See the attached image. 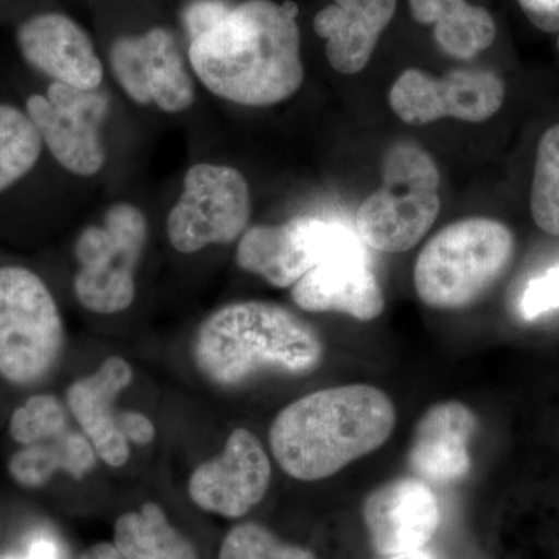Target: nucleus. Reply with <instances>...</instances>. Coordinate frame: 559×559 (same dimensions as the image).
<instances>
[{"label": "nucleus", "instance_id": "obj_5", "mask_svg": "<svg viewBox=\"0 0 559 559\" xmlns=\"http://www.w3.org/2000/svg\"><path fill=\"white\" fill-rule=\"evenodd\" d=\"M439 168L428 151L395 143L382 162L380 189L356 213V234L367 248L380 252L415 248L439 216Z\"/></svg>", "mask_w": 559, "mask_h": 559}, {"label": "nucleus", "instance_id": "obj_35", "mask_svg": "<svg viewBox=\"0 0 559 559\" xmlns=\"http://www.w3.org/2000/svg\"><path fill=\"white\" fill-rule=\"evenodd\" d=\"M558 50H559V36H558Z\"/></svg>", "mask_w": 559, "mask_h": 559}, {"label": "nucleus", "instance_id": "obj_18", "mask_svg": "<svg viewBox=\"0 0 559 559\" xmlns=\"http://www.w3.org/2000/svg\"><path fill=\"white\" fill-rule=\"evenodd\" d=\"M132 381V369L127 360L106 359L91 377L73 382L68 390L69 409L80 423L98 457L120 468L130 459V441L121 432L119 414H116L117 396Z\"/></svg>", "mask_w": 559, "mask_h": 559}, {"label": "nucleus", "instance_id": "obj_19", "mask_svg": "<svg viewBox=\"0 0 559 559\" xmlns=\"http://www.w3.org/2000/svg\"><path fill=\"white\" fill-rule=\"evenodd\" d=\"M396 0H334L314 17V31L326 39L331 68L355 75L369 64L381 33L395 16Z\"/></svg>", "mask_w": 559, "mask_h": 559}, {"label": "nucleus", "instance_id": "obj_32", "mask_svg": "<svg viewBox=\"0 0 559 559\" xmlns=\"http://www.w3.org/2000/svg\"><path fill=\"white\" fill-rule=\"evenodd\" d=\"M79 559H123V557L116 546L103 543L84 551Z\"/></svg>", "mask_w": 559, "mask_h": 559}, {"label": "nucleus", "instance_id": "obj_31", "mask_svg": "<svg viewBox=\"0 0 559 559\" xmlns=\"http://www.w3.org/2000/svg\"><path fill=\"white\" fill-rule=\"evenodd\" d=\"M24 559H62L60 544L47 533H36L28 540Z\"/></svg>", "mask_w": 559, "mask_h": 559}, {"label": "nucleus", "instance_id": "obj_30", "mask_svg": "<svg viewBox=\"0 0 559 559\" xmlns=\"http://www.w3.org/2000/svg\"><path fill=\"white\" fill-rule=\"evenodd\" d=\"M119 425L128 441H134L138 444H148L156 437L153 421L140 412H120Z\"/></svg>", "mask_w": 559, "mask_h": 559}, {"label": "nucleus", "instance_id": "obj_17", "mask_svg": "<svg viewBox=\"0 0 559 559\" xmlns=\"http://www.w3.org/2000/svg\"><path fill=\"white\" fill-rule=\"evenodd\" d=\"M476 428V414L459 401L429 407L412 437L407 457L412 476L441 487L465 479L473 466L469 443Z\"/></svg>", "mask_w": 559, "mask_h": 559}, {"label": "nucleus", "instance_id": "obj_21", "mask_svg": "<svg viewBox=\"0 0 559 559\" xmlns=\"http://www.w3.org/2000/svg\"><path fill=\"white\" fill-rule=\"evenodd\" d=\"M97 452L86 436L62 433L58 439L25 447L10 459L11 477L27 488H38L64 471L73 479H83L94 468Z\"/></svg>", "mask_w": 559, "mask_h": 559}, {"label": "nucleus", "instance_id": "obj_14", "mask_svg": "<svg viewBox=\"0 0 559 559\" xmlns=\"http://www.w3.org/2000/svg\"><path fill=\"white\" fill-rule=\"evenodd\" d=\"M362 520L371 547L382 557L421 550L439 528V500L428 481L400 477L367 496Z\"/></svg>", "mask_w": 559, "mask_h": 559}, {"label": "nucleus", "instance_id": "obj_1", "mask_svg": "<svg viewBox=\"0 0 559 559\" xmlns=\"http://www.w3.org/2000/svg\"><path fill=\"white\" fill-rule=\"evenodd\" d=\"M297 14L290 0H246L191 39V68L223 100L252 108L288 100L305 76Z\"/></svg>", "mask_w": 559, "mask_h": 559}, {"label": "nucleus", "instance_id": "obj_12", "mask_svg": "<svg viewBox=\"0 0 559 559\" xmlns=\"http://www.w3.org/2000/svg\"><path fill=\"white\" fill-rule=\"evenodd\" d=\"M109 61L117 83L138 105L154 103L171 114L193 105V79L171 32L157 27L142 36L117 39Z\"/></svg>", "mask_w": 559, "mask_h": 559}, {"label": "nucleus", "instance_id": "obj_25", "mask_svg": "<svg viewBox=\"0 0 559 559\" xmlns=\"http://www.w3.org/2000/svg\"><path fill=\"white\" fill-rule=\"evenodd\" d=\"M68 432V415L60 401L51 395H36L14 412L10 433L22 447L58 439Z\"/></svg>", "mask_w": 559, "mask_h": 559}, {"label": "nucleus", "instance_id": "obj_8", "mask_svg": "<svg viewBox=\"0 0 559 559\" xmlns=\"http://www.w3.org/2000/svg\"><path fill=\"white\" fill-rule=\"evenodd\" d=\"M250 210L249 183L240 171L226 165H193L168 215V240L180 253L229 245L248 230Z\"/></svg>", "mask_w": 559, "mask_h": 559}, {"label": "nucleus", "instance_id": "obj_13", "mask_svg": "<svg viewBox=\"0 0 559 559\" xmlns=\"http://www.w3.org/2000/svg\"><path fill=\"white\" fill-rule=\"evenodd\" d=\"M271 460L248 429L230 433L223 454L191 474L190 498L200 509L224 518H241L266 495Z\"/></svg>", "mask_w": 559, "mask_h": 559}, {"label": "nucleus", "instance_id": "obj_2", "mask_svg": "<svg viewBox=\"0 0 559 559\" xmlns=\"http://www.w3.org/2000/svg\"><path fill=\"white\" fill-rule=\"evenodd\" d=\"M395 425V406L382 390L367 384L323 389L280 412L270 430L271 450L294 479L322 480L380 450Z\"/></svg>", "mask_w": 559, "mask_h": 559}, {"label": "nucleus", "instance_id": "obj_34", "mask_svg": "<svg viewBox=\"0 0 559 559\" xmlns=\"http://www.w3.org/2000/svg\"><path fill=\"white\" fill-rule=\"evenodd\" d=\"M3 559H24V557H14V555H11V557H7Z\"/></svg>", "mask_w": 559, "mask_h": 559}, {"label": "nucleus", "instance_id": "obj_23", "mask_svg": "<svg viewBox=\"0 0 559 559\" xmlns=\"http://www.w3.org/2000/svg\"><path fill=\"white\" fill-rule=\"evenodd\" d=\"M43 139L27 112L0 105V191L24 178L38 164Z\"/></svg>", "mask_w": 559, "mask_h": 559}, {"label": "nucleus", "instance_id": "obj_27", "mask_svg": "<svg viewBox=\"0 0 559 559\" xmlns=\"http://www.w3.org/2000/svg\"><path fill=\"white\" fill-rule=\"evenodd\" d=\"M555 310H559V264L530 282L521 300V311L527 320Z\"/></svg>", "mask_w": 559, "mask_h": 559}, {"label": "nucleus", "instance_id": "obj_28", "mask_svg": "<svg viewBox=\"0 0 559 559\" xmlns=\"http://www.w3.org/2000/svg\"><path fill=\"white\" fill-rule=\"evenodd\" d=\"M229 10L230 7L223 0H194L183 11V24L190 38H198L212 31L229 13Z\"/></svg>", "mask_w": 559, "mask_h": 559}, {"label": "nucleus", "instance_id": "obj_7", "mask_svg": "<svg viewBox=\"0 0 559 559\" xmlns=\"http://www.w3.org/2000/svg\"><path fill=\"white\" fill-rule=\"evenodd\" d=\"M146 240L145 215L127 202L109 207L102 226L81 231L75 242L80 271L73 289L86 310L116 314L131 307L135 297V270Z\"/></svg>", "mask_w": 559, "mask_h": 559}, {"label": "nucleus", "instance_id": "obj_15", "mask_svg": "<svg viewBox=\"0 0 559 559\" xmlns=\"http://www.w3.org/2000/svg\"><path fill=\"white\" fill-rule=\"evenodd\" d=\"M290 294L301 310L344 312L362 322L381 316L385 305L364 242L322 261L293 286Z\"/></svg>", "mask_w": 559, "mask_h": 559}, {"label": "nucleus", "instance_id": "obj_16", "mask_svg": "<svg viewBox=\"0 0 559 559\" xmlns=\"http://www.w3.org/2000/svg\"><path fill=\"white\" fill-rule=\"evenodd\" d=\"M24 60L55 83L84 91L100 90L103 64L94 44L75 21L61 13H44L17 31Z\"/></svg>", "mask_w": 559, "mask_h": 559}, {"label": "nucleus", "instance_id": "obj_29", "mask_svg": "<svg viewBox=\"0 0 559 559\" xmlns=\"http://www.w3.org/2000/svg\"><path fill=\"white\" fill-rule=\"evenodd\" d=\"M518 2L525 16L539 31L559 32V0H518Z\"/></svg>", "mask_w": 559, "mask_h": 559}, {"label": "nucleus", "instance_id": "obj_10", "mask_svg": "<svg viewBox=\"0 0 559 559\" xmlns=\"http://www.w3.org/2000/svg\"><path fill=\"white\" fill-rule=\"evenodd\" d=\"M109 98L100 90L84 91L51 83L46 95H32L27 114L51 156L72 175L90 178L103 170L106 151L100 127Z\"/></svg>", "mask_w": 559, "mask_h": 559}, {"label": "nucleus", "instance_id": "obj_9", "mask_svg": "<svg viewBox=\"0 0 559 559\" xmlns=\"http://www.w3.org/2000/svg\"><path fill=\"white\" fill-rule=\"evenodd\" d=\"M359 242V235L341 221L297 216L277 226L246 230L238 245L237 263L275 288H293L322 261Z\"/></svg>", "mask_w": 559, "mask_h": 559}, {"label": "nucleus", "instance_id": "obj_26", "mask_svg": "<svg viewBox=\"0 0 559 559\" xmlns=\"http://www.w3.org/2000/svg\"><path fill=\"white\" fill-rule=\"evenodd\" d=\"M219 559H318L311 550L283 543L263 525L240 524L231 528L221 547Z\"/></svg>", "mask_w": 559, "mask_h": 559}, {"label": "nucleus", "instance_id": "obj_6", "mask_svg": "<svg viewBox=\"0 0 559 559\" xmlns=\"http://www.w3.org/2000/svg\"><path fill=\"white\" fill-rule=\"evenodd\" d=\"M62 340L57 301L39 275L0 267V374L17 385L43 380L57 364Z\"/></svg>", "mask_w": 559, "mask_h": 559}, {"label": "nucleus", "instance_id": "obj_24", "mask_svg": "<svg viewBox=\"0 0 559 559\" xmlns=\"http://www.w3.org/2000/svg\"><path fill=\"white\" fill-rule=\"evenodd\" d=\"M530 207L536 226L559 237V123L540 139Z\"/></svg>", "mask_w": 559, "mask_h": 559}, {"label": "nucleus", "instance_id": "obj_3", "mask_svg": "<svg viewBox=\"0 0 559 559\" xmlns=\"http://www.w3.org/2000/svg\"><path fill=\"white\" fill-rule=\"evenodd\" d=\"M323 353L325 345L310 323L288 308L259 300L213 312L193 345L198 367L221 388H238L263 373H311Z\"/></svg>", "mask_w": 559, "mask_h": 559}, {"label": "nucleus", "instance_id": "obj_4", "mask_svg": "<svg viewBox=\"0 0 559 559\" xmlns=\"http://www.w3.org/2000/svg\"><path fill=\"white\" fill-rule=\"evenodd\" d=\"M513 231L489 218H466L441 229L419 252L414 285L437 310H460L481 299L511 266Z\"/></svg>", "mask_w": 559, "mask_h": 559}, {"label": "nucleus", "instance_id": "obj_20", "mask_svg": "<svg viewBox=\"0 0 559 559\" xmlns=\"http://www.w3.org/2000/svg\"><path fill=\"white\" fill-rule=\"evenodd\" d=\"M418 24L432 25L440 49L459 60H471L495 43V20L466 0H409Z\"/></svg>", "mask_w": 559, "mask_h": 559}, {"label": "nucleus", "instance_id": "obj_11", "mask_svg": "<svg viewBox=\"0 0 559 559\" xmlns=\"http://www.w3.org/2000/svg\"><path fill=\"white\" fill-rule=\"evenodd\" d=\"M503 100V81L480 69L451 70L443 79L409 69L389 94L390 108L409 124H428L447 117L480 123L495 116Z\"/></svg>", "mask_w": 559, "mask_h": 559}, {"label": "nucleus", "instance_id": "obj_33", "mask_svg": "<svg viewBox=\"0 0 559 559\" xmlns=\"http://www.w3.org/2000/svg\"><path fill=\"white\" fill-rule=\"evenodd\" d=\"M389 559H433L432 555L425 550L407 551V554L393 555Z\"/></svg>", "mask_w": 559, "mask_h": 559}, {"label": "nucleus", "instance_id": "obj_22", "mask_svg": "<svg viewBox=\"0 0 559 559\" xmlns=\"http://www.w3.org/2000/svg\"><path fill=\"white\" fill-rule=\"evenodd\" d=\"M114 540L123 559H198L197 550L180 535L157 503H143L135 513L121 514Z\"/></svg>", "mask_w": 559, "mask_h": 559}]
</instances>
